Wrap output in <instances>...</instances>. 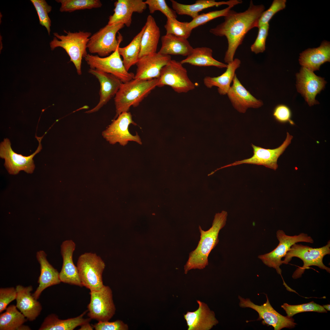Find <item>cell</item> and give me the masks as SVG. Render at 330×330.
<instances>
[{
  "instance_id": "bcb514c9",
  "label": "cell",
  "mask_w": 330,
  "mask_h": 330,
  "mask_svg": "<svg viewBox=\"0 0 330 330\" xmlns=\"http://www.w3.org/2000/svg\"><path fill=\"white\" fill-rule=\"evenodd\" d=\"M323 306L326 310H328V311H330V304H327V305H323Z\"/></svg>"
},
{
  "instance_id": "cb8c5ba5",
  "label": "cell",
  "mask_w": 330,
  "mask_h": 330,
  "mask_svg": "<svg viewBox=\"0 0 330 330\" xmlns=\"http://www.w3.org/2000/svg\"><path fill=\"white\" fill-rule=\"evenodd\" d=\"M46 256L43 251L40 250L36 253V258L40 265V273L38 281L39 285L32 295L37 300L46 288L61 282L59 273L49 262Z\"/></svg>"
},
{
  "instance_id": "30bf717a",
  "label": "cell",
  "mask_w": 330,
  "mask_h": 330,
  "mask_svg": "<svg viewBox=\"0 0 330 330\" xmlns=\"http://www.w3.org/2000/svg\"><path fill=\"white\" fill-rule=\"evenodd\" d=\"M293 137L287 132V136L283 143L279 147L273 149H266L253 144L251 146L253 154L250 158L235 162L222 167L213 171L214 173L220 169L243 164L263 165L276 170L278 167L277 162L279 157L290 144Z\"/></svg>"
},
{
  "instance_id": "9c48e42d",
  "label": "cell",
  "mask_w": 330,
  "mask_h": 330,
  "mask_svg": "<svg viewBox=\"0 0 330 330\" xmlns=\"http://www.w3.org/2000/svg\"><path fill=\"white\" fill-rule=\"evenodd\" d=\"M276 235L279 241L277 246L271 251L259 255L258 258L265 265L275 269L277 273L281 276V270L280 268L282 264L281 259L285 256L291 246L299 242L313 243L314 241L310 236L303 233L298 235L290 236L287 235L283 230H279Z\"/></svg>"
},
{
  "instance_id": "9a60e30c",
  "label": "cell",
  "mask_w": 330,
  "mask_h": 330,
  "mask_svg": "<svg viewBox=\"0 0 330 330\" xmlns=\"http://www.w3.org/2000/svg\"><path fill=\"white\" fill-rule=\"evenodd\" d=\"M266 301L261 305L254 304L249 298L244 299L238 296L239 305L242 308H249L256 311L259 317L257 320H262V323L272 326L275 330L284 328H293L297 324L292 317L282 315L275 310L271 305L267 295Z\"/></svg>"
},
{
  "instance_id": "ac0fdd59",
  "label": "cell",
  "mask_w": 330,
  "mask_h": 330,
  "mask_svg": "<svg viewBox=\"0 0 330 330\" xmlns=\"http://www.w3.org/2000/svg\"><path fill=\"white\" fill-rule=\"evenodd\" d=\"M88 72L98 79L100 85L98 103L93 108L85 112L91 113L98 111L115 96L123 82L114 75L97 70L90 68Z\"/></svg>"
},
{
  "instance_id": "8fae6325",
  "label": "cell",
  "mask_w": 330,
  "mask_h": 330,
  "mask_svg": "<svg viewBox=\"0 0 330 330\" xmlns=\"http://www.w3.org/2000/svg\"><path fill=\"white\" fill-rule=\"evenodd\" d=\"M90 299L87 307L88 316L98 321H109L116 310L111 288L104 285L99 290L90 291Z\"/></svg>"
},
{
  "instance_id": "83f0119b",
  "label": "cell",
  "mask_w": 330,
  "mask_h": 330,
  "mask_svg": "<svg viewBox=\"0 0 330 330\" xmlns=\"http://www.w3.org/2000/svg\"><path fill=\"white\" fill-rule=\"evenodd\" d=\"M240 60L235 59L227 64L226 71L221 75L216 77H205L204 79V85L208 88L216 86L220 95L226 94L236 74L235 71L240 67Z\"/></svg>"
},
{
  "instance_id": "603a6c76",
  "label": "cell",
  "mask_w": 330,
  "mask_h": 330,
  "mask_svg": "<svg viewBox=\"0 0 330 330\" xmlns=\"http://www.w3.org/2000/svg\"><path fill=\"white\" fill-rule=\"evenodd\" d=\"M16 288L17 292L16 299L17 308L28 321L35 320L40 314L42 308L40 302L31 293L32 287L18 285Z\"/></svg>"
},
{
  "instance_id": "1f68e13d",
  "label": "cell",
  "mask_w": 330,
  "mask_h": 330,
  "mask_svg": "<svg viewBox=\"0 0 330 330\" xmlns=\"http://www.w3.org/2000/svg\"><path fill=\"white\" fill-rule=\"evenodd\" d=\"M0 315V330H29L23 324L28 320L16 306L10 305Z\"/></svg>"
},
{
  "instance_id": "8992f818",
  "label": "cell",
  "mask_w": 330,
  "mask_h": 330,
  "mask_svg": "<svg viewBox=\"0 0 330 330\" xmlns=\"http://www.w3.org/2000/svg\"><path fill=\"white\" fill-rule=\"evenodd\" d=\"M77 267L83 286L94 291L99 290L104 286L102 273L105 264L96 253L86 252L80 255Z\"/></svg>"
},
{
  "instance_id": "f35d334b",
  "label": "cell",
  "mask_w": 330,
  "mask_h": 330,
  "mask_svg": "<svg viewBox=\"0 0 330 330\" xmlns=\"http://www.w3.org/2000/svg\"><path fill=\"white\" fill-rule=\"evenodd\" d=\"M148 6L150 13L153 14L159 11L164 14L167 18L176 19L177 15L173 9L170 8L164 0H147L145 1Z\"/></svg>"
},
{
  "instance_id": "4fadbf2b",
  "label": "cell",
  "mask_w": 330,
  "mask_h": 330,
  "mask_svg": "<svg viewBox=\"0 0 330 330\" xmlns=\"http://www.w3.org/2000/svg\"><path fill=\"white\" fill-rule=\"evenodd\" d=\"M119 47L106 57H103L97 55L88 54L85 60L90 68L111 74L123 83L128 82L134 79V75L125 69L118 52Z\"/></svg>"
},
{
  "instance_id": "277c9868",
  "label": "cell",
  "mask_w": 330,
  "mask_h": 330,
  "mask_svg": "<svg viewBox=\"0 0 330 330\" xmlns=\"http://www.w3.org/2000/svg\"><path fill=\"white\" fill-rule=\"evenodd\" d=\"M66 35H60L53 33L54 37L50 43L52 50L60 47L64 49L70 58V61L74 64L79 75L82 74L81 64L83 58L87 53V45L91 33L79 31L71 32L64 30Z\"/></svg>"
},
{
  "instance_id": "d4e9b609",
  "label": "cell",
  "mask_w": 330,
  "mask_h": 330,
  "mask_svg": "<svg viewBox=\"0 0 330 330\" xmlns=\"http://www.w3.org/2000/svg\"><path fill=\"white\" fill-rule=\"evenodd\" d=\"M330 61V43L324 40L320 46L309 48L300 54L299 61L302 67L314 72L318 70L320 66Z\"/></svg>"
},
{
  "instance_id": "e0dca14e",
  "label": "cell",
  "mask_w": 330,
  "mask_h": 330,
  "mask_svg": "<svg viewBox=\"0 0 330 330\" xmlns=\"http://www.w3.org/2000/svg\"><path fill=\"white\" fill-rule=\"evenodd\" d=\"M171 60L170 55L159 52L139 58L134 79L148 80L159 78L162 68Z\"/></svg>"
},
{
  "instance_id": "5bb4252c",
  "label": "cell",
  "mask_w": 330,
  "mask_h": 330,
  "mask_svg": "<svg viewBox=\"0 0 330 330\" xmlns=\"http://www.w3.org/2000/svg\"><path fill=\"white\" fill-rule=\"evenodd\" d=\"M130 124L137 125L133 120L130 112H123L112 120L111 123L102 132V136L112 145L118 143L125 146L129 141H135L141 145V139L138 133L133 135L129 131L128 127Z\"/></svg>"
},
{
  "instance_id": "7c38bea8",
  "label": "cell",
  "mask_w": 330,
  "mask_h": 330,
  "mask_svg": "<svg viewBox=\"0 0 330 330\" xmlns=\"http://www.w3.org/2000/svg\"><path fill=\"white\" fill-rule=\"evenodd\" d=\"M182 64L180 62L170 60L161 70L158 87L169 86L178 93H186L194 89L195 85Z\"/></svg>"
},
{
  "instance_id": "4316f807",
  "label": "cell",
  "mask_w": 330,
  "mask_h": 330,
  "mask_svg": "<svg viewBox=\"0 0 330 330\" xmlns=\"http://www.w3.org/2000/svg\"><path fill=\"white\" fill-rule=\"evenodd\" d=\"M141 43L139 58L156 53L160 36V28L151 15L147 17Z\"/></svg>"
},
{
  "instance_id": "d6a6232c",
  "label": "cell",
  "mask_w": 330,
  "mask_h": 330,
  "mask_svg": "<svg viewBox=\"0 0 330 330\" xmlns=\"http://www.w3.org/2000/svg\"><path fill=\"white\" fill-rule=\"evenodd\" d=\"M145 27L144 25L128 45L124 47L118 48L119 53L123 58L124 66L128 72L131 66L136 64L139 58L141 39Z\"/></svg>"
},
{
  "instance_id": "836d02e7",
  "label": "cell",
  "mask_w": 330,
  "mask_h": 330,
  "mask_svg": "<svg viewBox=\"0 0 330 330\" xmlns=\"http://www.w3.org/2000/svg\"><path fill=\"white\" fill-rule=\"evenodd\" d=\"M61 3V12H72L86 9H91L101 7L102 4L99 0H57Z\"/></svg>"
},
{
  "instance_id": "6da1fadb",
  "label": "cell",
  "mask_w": 330,
  "mask_h": 330,
  "mask_svg": "<svg viewBox=\"0 0 330 330\" xmlns=\"http://www.w3.org/2000/svg\"><path fill=\"white\" fill-rule=\"evenodd\" d=\"M264 10L263 5H255L251 1L247 10L238 13L231 9L223 22L210 29L211 33L217 36H225L227 39L225 63L228 64L233 61L236 51L248 32L254 28H258V20Z\"/></svg>"
},
{
  "instance_id": "5b68a950",
  "label": "cell",
  "mask_w": 330,
  "mask_h": 330,
  "mask_svg": "<svg viewBox=\"0 0 330 330\" xmlns=\"http://www.w3.org/2000/svg\"><path fill=\"white\" fill-rule=\"evenodd\" d=\"M330 254V240L325 245L318 248H313L295 243L291 246L287 252L284 259L282 261V264H288L293 257L298 258L303 261V266L297 268L293 273L292 277L294 279L301 277L305 270L312 266H317L330 273V268L326 266L323 262L324 257Z\"/></svg>"
},
{
  "instance_id": "d590c367",
  "label": "cell",
  "mask_w": 330,
  "mask_h": 330,
  "mask_svg": "<svg viewBox=\"0 0 330 330\" xmlns=\"http://www.w3.org/2000/svg\"><path fill=\"white\" fill-rule=\"evenodd\" d=\"M285 311L287 316L292 317L297 314L301 312L313 311L318 313H326L327 311L323 306L314 302L297 305H290L284 303L281 306Z\"/></svg>"
},
{
  "instance_id": "f1b7e54d",
  "label": "cell",
  "mask_w": 330,
  "mask_h": 330,
  "mask_svg": "<svg viewBox=\"0 0 330 330\" xmlns=\"http://www.w3.org/2000/svg\"><path fill=\"white\" fill-rule=\"evenodd\" d=\"M161 42V46L158 52L165 55L187 57L194 49L187 39L171 34H166L162 36Z\"/></svg>"
},
{
  "instance_id": "7a4b0ae2",
  "label": "cell",
  "mask_w": 330,
  "mask_h": 330,
  "mask_svg": "<svg viewBox=\"0 0 330 330\" xmlns=\"http://www.w3.org/2000/svg\"><path fill=\"white\" fill-rule=\"evenodd\" d=\"M227 215V212L225 211L216 213L211 227L207 231L203 230L199 226L200 239L196 248L189 254L184 266L185 274L193 269H203L208 265V256L219 242L218 234L226 224Z\"/></svg>"
},
{
  "instance_id": "b9f144b4",
  "label": "cell",
  "mask_w": 330,
  "mask_h": 330,
  "mask_svg": "<svg viewBox=\"0 0 330 330\" xmlns=\"http://www.w3.org/2000/svg\"><path fill=\"white\" fill-rule=\"evenodd\" d=\"M17 292L14 287L1 288L0 289V313L5 310L8 305L16 299Z\"/></svg>"
},
{
  "instance_id": "2e32d148",
  "label": "cell",
  "mask_w": 330,
  "mask_h": 330,
  "mask_svg": "<svg viewBox=\"0 0 330 330\" xmlns=\"http://www.w3.org/2000/svg\"><path fill=\"white\" fill-rule=\"evenodd\" d=\"M296 87L310 106L318 104L316 100L317 95L323 90L326 82L324 79L316 75L314 72L302 67L296 74Z\"/></svg>"
},
{
  "instance_id": "44dd1931",
  "label": "cell",
  "mask_w": 330,
  "mask_h": 330,
  "mask_svg": "<svg viewBox=\"0 0 330 330\" xmlns=\"http://www.w3.org/2000/svg\"><path fill=\"white\" fill-rule=\"evenodd\" d=\"M114 5V13L109 16L108 24L120 23L127 27L131 24L133 13H142L147 7L145 2L142 0H118Z\"/></svg>"
},
{
  "instance_id": "f546056e",
  "label": "cell",
  "mask_w": 330,
  "mask_h": 330,
  "mask_svg": "<svg viewBox=\"0 0 330 330\" xmlns=\"http://www.w3.org/2000/svg\"><path fill=\"white\" fill-rule=\"evenodd\" d=\"M87 310L76 317L66 319H59L55 314L49 315L44 319L39 330H73L87 322H90V318H85L83 316Z\"/></svg>"
},
{
  "instance_id": "f6af8a7d",
  "label": "cell",
  "mask_w": 330,
  "mask_h": 330,
  "mask_svg": "<svg viewBox=\"0 0 330 330\" xmlns=\"http://www.w3.org/2000/svg\"><path fill=\"white\" fill-rule=\"evenodd\" d=\"M90 322L84 323L80 326L79 330H93L94 328L92 325L89 323Z\"/></svg>"
},
{
  "instance_id": "d6986e66",
  "label": "cell",
  "mask_w": 330,
  "mask_h": 330,
  "mask_svg": "<svg viewBox=\"0 0 330 330\" xmlns=\"http://www.w3.org/2000/svg\"><path fill=\"white\" fill-rule=\"evenodd\" d=\"M76 247L72 240L64 241L61 246L63 264L59 273L61 282L81 287H83L80 280L77 266L74 264L73 255Z\"/></svg>"
},
{
  "instance_id": "ba28073f",
  "label": "cell",
  "mask_w": 330,
  "mask_h": 330,
  "mask_svg": "<svg viewBox=\"0 0 330 330\" xmlns=\"http://www.w3.org/2000/svg\"><path fill=\"white\" fill-rule=\"evenodd\" d=\"M36 138L39 145L36 151L31 155L25 156L15 153L12 149L9 140L4 138L0 144V157L5 160L4 166L10 174L16 175L20 171L28 174H32L35 166L33 158L42 149L41 141L42 137Z\"/></svg>"
},
{
  "instance_id": "8d00e7d4",
  "label": "cell",
  "mask_w": 330,
  "mask_h": 330,
  "mask_svg": "<svg viewBox=\"0 0 330 330\" xmlns=\"http://www.w3.org/2000/svg\"><path fill=\"white\" fill-rule=\"evenodd\" d=\"M233 7V6H228L222 10L212 11L199 14L190 22H188L189 26L193 30L196 28L205 24L214 19L221 16L225 17Z\"/></svg>"
},
{
  "instance_id": "ffe728a7",
  "label": "cell",
  "mask_w": 330,
  "mask_h": 330,
  "mask_svg": "<svg viewBox=\"0 0 330 330\" xmlns=\"http://www.w3.org/2000/svg\"><path fill=\"white\" fill-rule=\"evenodd\" d=\"M227 94L233 107L240 113H245L249 108H258L262 101L254 97L242 84L236 74Z\"/></svg>"
},
{
  "instance_id": "7402d4cb",
  "label": "cell",
  "mask_w": 330,
  "mask_h": 330,
  "mask_svg": "<svg viewBox=\"0 0 330 330\" xmlns=\"http://www.w3.org/2000/svg\"><path fill=\"white\" fill-rule=\"evenodd\" d=\"M198 309L193 312L188 311L184 314L188 330H209L218 323L214 312L207 305L199 300Z\"/></svg>"
},
{
  "instance_id": "ee69618b",
  "label": "cell",
  "mask_w": 330,
  "mask_h": 330,
  "mask_svg": "<svg viewBox=\"0 0 330 330\" xmlns=\"http://www.w3.org/2000/svg\"><path fill=\"white\" fill-rule=\"evenodd\" d=\"M96 330H128V325L120 320H117L113 322L99 321L92 324Z\"/></svg>"
},
{
  "instance_id": "60d3db41",
  "label": "cell",
  "mask_w": 330,
  "mask_h": 330,
  "mask_svg": "<svg viewBox=\"0 0 330 330\" xmlns=\"http://www.w3.org/2000/svg\"><path fill=\"white\" fill-rule=\"evenodd\" d=\"M269 24L259 27L256 38L251 47V50L255 54L263 53L266 49V42L268 35Z\"/></svg>"
},
{
  "instance_id": "484cf974",
  "label": "cell",
  "mask_w": 330,
  "mask_h": 330,
  "mask_svg": "<svg viewBox=\"0 0 330 330\" xmlns=\"http://www.w3.org/2000/svg\"><path fill=\"white\" fill-rule=\"evenodd\" d=\"M173 9L177 14L187 15L193 19L198 16L199 13L202 10L213 6L223 5L234 6L242 2V1L230 0L227 1L216 2L214 0H197L193 4H184L174 0H170Z\"/></svg>"
},
{
  "instance_id": "3957f363",
  "label": "cell",
  "mask_w": 330,
  "mask_h": 330,
  "mask_svg": "<svg viewBox=\"0 0 330 330\" xmlns=\"http://www.w3.org/2000/svg\"><path fill=\"white\" fill-rule=\"evenodd\" d=\"M158 78L145 80L133 79L122 83L116 95L114 102L116 114L114 119L121 113L128 112L130 107L138 106L156 86Z\"/></svg>"
},
{
  "instance_id": "7bdbcfd3",
  "label": "cell",
  "mask_w": 330,
  "mask_h": 330,
  "mask_svg": "<svg viewBox=\"0 0 330 330\" xmlns=\"http://www.w3.org/2000/svg\"><path fill=\"white\" fill-rule=\"evenodd\" d=\"M273 116L277 122L285 123L288 122L291 125H294V122L291 120L292 113L289 108L284 105H279L274 108Z\"/></svg>"
},
{
  "instance_id": "74e56055",
  "label": "cell",
  "mask_w": 330,
  "mask_h": 330,
  "mask_svg": "<svg viewBox=\"0 0 330 330\" xmlns=\"http://www.w3.org/2000/svg\"><path fill=\"white\" fill-rule=\"evenodd\" d=\"M37 12L40 24L46 29L49 35L51 31V21L48 14L52 10V7L49 5L44 0H31Z\"/></svg>"
},
{
  "instance_id": "e575fe53",
  "label": "cell",
  "mask_w": 330,
  "mask_h": 330,
  "mask_svg": "<svg viewBox=\"0 0 330 330\" xmlns=\"http://www.w3.org/2000/svg\"><path fill=\"white\" fill-rule=\"evenodd\" d=\"M164 26L166 34L187 39L190 36L192 30L189 27L188 22H182L176 19L167 18Z\"/></svg>"
},
{
  "instance_id": "52a82bcc",
  "label": "cell",
  "mask_w": 330,
  "mask_h": 330,
  "mask_svg": "<svg viewBox=\"0 0 330 330\" xmlns=\"http://www.w3.org/2000/svg\"><path fill=\"white\" fill-rule=\"evenodd\" d=\"M124 25L122 23L107 24L91 36L87 45V49L91 53H97L100 57L108 56L119 46L122 36L116 35Z\"/></svg>"
},
{
  "instance_id": "ab89813d",
  "label": "cell",
  "mask_w": 330,
  "mask_h": 330,
  "mask_svg": "<svg viewBox=\"0 0 330 330\" xmlns=\"http://www.w3.org/2000/svg\"><path fill=\"white\" fill-rule=\"evenodd\" d=\"M286 0H274L270 8L264 11L260 17L258 21V28L268 24L273 16L277 12L284 9L286 7Z\"/></svg>"
},
{
  "instance_id": "4dcf8cb0",
  "label": "cell",
  "mask_w": 330,
  "mask_h": 330,
  "mask_svg": "<svg viewBox=\"0 0 330 330\" xmlns=\"http://www.w3.org/2000/svg\"><path fill=\"white\" fill-rule=\"evenodd\" d=\"M212 50L206 47L193 49L191 53L180 62L198 66H213L218 68H227V64L219 62L212 57Z\"/></svg>"
}]
</instances>
